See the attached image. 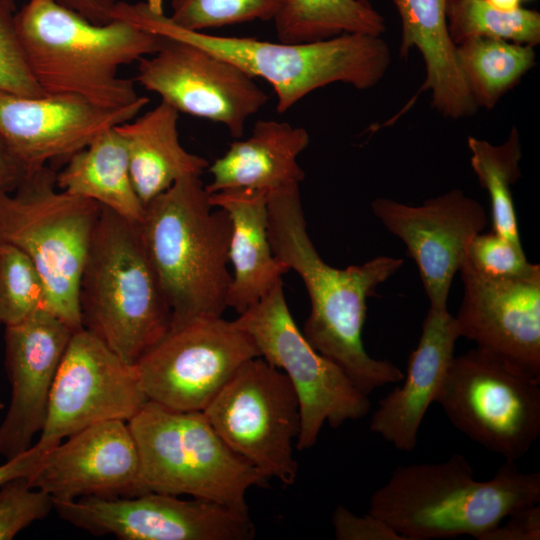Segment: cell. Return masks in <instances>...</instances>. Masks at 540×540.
Returning <instances> with one entry per match:
<instances>
[{"label":"cell","instance_id":"f1b7e54d","mask_svg":"<svg viewBox=\"0 0 540 540\" xmlns=\"http://www.w3.org/2000/svg\"><path fill=\"white\" fill-rule=\"evenodd\" d=\"M470 165L480 186L491 201L492 231L521 245L512 185L521 177L522 147L517 128L512 127L505 142L494 145L469 136Z\"/></svg>","mask_w":540,"mask_h":540},{"label":"cell","instance_id":"d6a6232c","mask_svg":"<svg viewBox=\"0 0 540 540\" xmlns=\"http://www.w3.org/2000/svg\"><path fill=\"white\" fill-rule=\"evenodd\" d=\"M54 511L53 498L31 485L29 477H16L0 487V540H11Z\"/></svg>","mask_w":540,"mask_h":540},{"label":"cell","instance_id":"f546056e","mask_svg":"<svg viewBox=\"0 0 540 540\" xmlns=\"http://www.w3.org/2000/svg\"><path fill=\"white\" fill-rule=\"evenodd\" d=\"M447 26L455 45L474 38H494L535 47L540 43V13L519 7L500 11L486 0H446Z\"/></svg>","mask_w":540,"mask_h":540},{"label":"cell","instance_id":"30bf717a","mask_svg":"<svg viewBox=\"0 0 540 540\" xmlns=\"http://www.w3.org/2000/svg\"><path fill=\"white\" fill-rule=\"evenodd\" d=\"M235 321L251 336L260 357L284 372L296 391L300 409L298 450L312 448L325 423L338 428L367 415L371 408L368 395L300 331L282 281Z\"/></svg>","mask_w":540,"mask_h":540},{"label":"cell","instance_id":"d4e9b609","mask_svg":"<svg viewBox=\"0 0 540 540\" xmlns=\"http://www.w3.org/2000/svg\"><path fill=\"white\" fill-rule=\"evenodd\" d=\"M179 112L164 101L134 119L115 126L123 137L135 191L145 206L176 181L200 177L209 162L180 143Z\"/></svg>","mask_w":540,"mask_h":540},{"label":"cell","instance_id":"83f0119b","mask_svg":"<svg viewBox=\"0 0 540 540\" xmlns=\"http://www.w3.org/2000/svg\"><path fill=\"white\" fill-rule=\"evenodd\" d=\"M456 60L477 107L490 110L536 64L533 46L494 38L456 45Z\"/></svg>","mask_w":540,"mask_h":540},{"label":"cell","instance_id":"ba28073f","mask_svg":"<svg viewBox=\"0 0 540 540\" xmlns=\"http://www.w3.org/2000/svg\"><path fill=\"white\" fill-rule=\"evenodd\" d=\"M147 492L190 495L248 513L247 491L268 478L231 449L202 411L147 401L128 421Z\"/></svg>","mask_w":540,"mask_h":540},{"label":"cell","instance_id":"44dd1931","mask_svg":"<svg viewBox=\"0 0 540 540\" xmlns=\"http://www.w3.org/2000/svg\"><path fill=\"white\" fill-rule=\"evenodd\" d=\"M459 338L455 317L448 307L430 306L419 342L408 358L403 384L382 398L372 414L373 433L399 451L415 449L422 420L435 402Z\"/></svg>","mask_w":540,"mask_h":540},{"label":"cell","instance_id":"484cf974","mask_svg":"<svg viewBox=\"0 0 540 540\" xmlns=\"http://www.w3.org/2000/svg\"><path fill=\"white\" fill-rule=\"evenodd\" d=\"M56 185L133 223L143 218L144 205L132 183L126 144L115 126L74 153L56 173Z\"/></svg>","mask_w":540,"mask_h":540},{"label":"cell","instance_id":"836d02e7","mask_svg":"<svg viewBox=\"0 0 540 540\" xmlns=\"http://www.w3.org/2000/svg\"><path fill=\"white\" fill-rule=\"evenodd\" d=\"M467 260L482 274L500 278H519L540 272L539 264L530 263L522 245L498 233H479L467 248Z\"/></svg>","mask_w":540,"mask_h":540},{"label":"cell","instance_id":"8fae6325","mask_svg":"<svg viewBox=\"0 0 540 540\" xmlns=\"http://www.w3.org/2000/svg\"><path fill=\"white\" fill-rule=\"evenodd\" d=\"M214 430L264 476L292 485L300 431L295 389L284 372L258 356L246 362L202 411Z\"/></svg>","mask_w":540,"mask_h":540},{"label":"cell","instance_id":"60d3db41","mask_svg":"<svg viewBox=\"0 0 540 540\" xmlns=\"http://www.w3.org/2000/svg\"><path fill=\"white\" fill-rule=\"evenodd\" d=\"M522 0H486V2L497 10L510 12L521 7Z\"/></svg>","mask_w":540,"mask_h":540},{"label":"cell","instance_id":"4316f807","mask_svg":"<svg viewBox=\"0 0 540 540\" xmlns=\"http://www.w3.org/2000/svg\"><path fill=\"white\" fill-rule=\"evenodd\" d=\"M278 41L308 43L342 34L382 36L384 17L367 0H283L275 15Z\"/></svg>","mask_w":540,"mask_h":540},{"label":"cell","instance_id":"9c48e42d","mask_svg":"<svg viewBox=\"0 0 540 540\" xmlns=\"http://www.w3.org/2000/svg\"><path fill=\"white\" fill-rule=\"evenodd\" d=\"M435 402L456 429L508 461L540 434V375L482 347L453 357Z\"/></svg>","mask_w":540,"mask_h":540},{"label":"cell","instance_id":"ac0fdd59","mask_svg":"<svg viewBox=\"0 0 540 540\" xmlns=\"http://www.w3.org/2000/svg\"><path fill=\"white\" fill-rule=\"evenodd\" d=\"M53 447L29 477L53 500L146 493L137 445L127 421L88 426Z\"/></svg>","mask_w":540,"mask_h":540},{"label":"cell","instance_id":"8d00e7d4","mask_svg":"<svg viewBox=\"0 0 540 540\" xmlns=\"http://www.w3.org/2000/svg\"><path fill=\"white\" fill-rule=\"evenodd\" d=\"M478 540H539L540 507L533 504L514 511Z\"/></svg>","mask_w":540,"mask_h":540},{"label":"cell","instance_id":"7c38bea8","mask_svg":"<svg viewBox=\"0 0 540 540\" xmlns=\"http://www.w3.org/2000/svg\"><path fill=\"white\" fill-rule=\"evenodd\" d=\"M258 356L251 336L221 316L172 324L134 365L148 401L177 411H203Z\"/></svg>","mask_w":540,"mask_h":540},{"label":"cell","instance_id":"7402d4cb","mask_svg":"<svg viewBox=\"0 0 540 540\" xmlns=\"http://www.w3.org/2000/svg\"><path fill=\"white\" fill-rule=\"evenodd\" d=\"M210 202L226 211L231 222L229 263L233 275L227 307L241 314L282 281L289 268L275 256L270 244L267 192L225 190L210 194Z\"/></svg>","mask_w":540,"mask_h":540},{"label":"cell","instance_id":"ffe728a7","mask_svg":"<svg viewBox=\"0 0 540 540\" xmlns=\"http://www.w3.org/2000/svg\"><path fill=\"white\" fill-rule=\"evenodd\" d=\"M463 299L455 321L460 337L540 375V272L500 278L480 273L465 258Z\"/></svg>","mask_w":540,"mask_h":540},{"label":"cell","instance_id":"e0dca14e","mask_svg":"<svg viewBox=\"0 0 540 540\" xmlns=\"http://www.w3.org/2000/svg\"><path fill=\"white\" fill-rule=\"evenodd\" d=\"M141 98L106 108L69 94L24 96L0 90V136L28 174L64 162L96 136L139 115Z\"/></svg>","mask_w":540,"mask_h":540},{"label":"cell","instance_id":"b9f144b4","mask_svg":"<svg viewBox=\"0 0 540 540\" xmlns=\"http://www.w3.org/2000/svg\"><path fill=\"white\" fill-rule=\"evenodd\" d=\"M1 406V405H0Z\"/></svg>","mask_w":540,"mask_h":540},{"label":"cell","instance_id":"8992f818","mask_svg":"<svg viewBox=\"0 0 540 540\" xmlns=\"http://www.w3.org/2000/svg\"><path fill=\"white\" fill-rule=\"evenodd\" d=\"M79 308L82 327L131 364L172 322L137 223L103 206L80 278Z\"/></svg>","mask_w":540,"mask_h":540},{"label":"cell","instance_id":"2e32d148","mask_svg":"<svg viewBox=\"0 0 540 540\" xmlns=\"http://www.w3.org/2000/svg\"><path fill=\"white\" fill-rule=\"evenodd\" d=\"M384 227L415 261L430 306L447 308L451 284L471 240L488 224L483 206L461 189L412 206L388 198L371 204Z\"/></svg>","mask_w":540,"mask_h":540},{"label":"cell","instance_id":"277c9868","mask_svg":"<svg viewBox=\"0 0 540 540\" xmlns=\"http://www.w3.org/2000/svg\"><path fill=\"white\" fill-rule=\"evenodd\" d=\"M120 15L160 36L197 45L253 78L264 79L273 87L279 113L333 83L360 90L372 88L384 78L391 63L389 46L381 36L348 33L308 43L215 36L176 26L164 13L162 0L125 3Z\"/></svg>","mask_w":540,"mask_h":540},{"label":"cell","instance_id":"d6986e66","mask_svg":"<svg viewBox=\"0 0 540 540\" xmlns=\"http://www.w3.org/2000/svg\"><path fill=\"white\" fill-rule=\"evenodd\" d=\"M73 331L45 309L5 327L11 398L0 424V455L6 460L27 451L41 433L52 385Z\"/></svg>","mask_w":540,"mask_h":540},{"label":"cell","instance_id":"cb8c5ba5","mask_svg":"<svg viewBox=\"0 0 540 540\" xmlns=\"http://www.w3.org/2000/svg\"><path fill=\"white\" fill-rule=\"evenodd\" d=\"M401 21L399 53L406 58L417 49L425 67L418 90L430 91L432 106L444 117L457 120L478 109L463 80L446 19V0H391Z\"/></svg>","mask_w":540,"mask_h":540},{"label":"cell","instance_id":"1f68e13d","mask_svg":"<svg viewBox=\"0 0 540 540\" xmlns=\"http://www.w3.org/2000/svg\"><path fill=\"white\" fill-rule=\"evenodd\" d=\"M283 0H171L169 19L176 26L203 32L255 20L270 21Z\"/></svg>","mask_w":540,"mask_h":540},{"label":"cell","instance_id":"7a4b0ae2","mask_svg":"<svg viewBox=\"0 0 540 540\" xmlns=\"http://www.w3.org/2000/svg\"><path fill=\"white\" fill-rule=\"evenodd\" d=\"M30 71L45 94H69L106 108L137 102L119 69L154 54L163 37L123 18L95 24L56 0H29L14 14Z\"/></svg>","mask_w":540,"mask_h":540},{"label":"cell","instance_id":"e575fe53","mask_svg":"<svg viewBox=\"0 0 540 540\" xmlns=\"http://www.w3.org/2000/svg\"><path fill=\"white\" fill-rule=\"evenodd\" d=\"M15 12L0 2V90L41 96L45 93L30 71L17 36Z\"/></svg>","mask_w":540,"mask_h":540},{"label":"cell","instance_id":"4fadbf2b","mask_svg":"<svg viewBox=\"0 0 540 540\" xmlns=\"http://www.w3.org/2000/svg\"><path fill=\"white\" fill-rule=\"evenodd\" d=\"M64 521L93 535L122 540H250L249 513L203 499L146 492L134 496H83L53 500Z\"/></svg>","mask_w":540,"mask_h":540},{"label":"cell","instance_id":"3957f363","mask_svg":"<svg viewBox=\"0 0 540 540\" xmlns=\"http://www.w3.org/2000/svg\"><path fill=\"white\" fill-rule=\"evenodd\" d=\"M540 502V474L505 460L479 481L461 454L438 463L398 466L371 496L368 512L405 540L469 535L479 539L514 511Z\"/></svg>","mask_w":540,"mask_h":540},{"label":"cell","instance_id":"603a6c76","mask_svg":"<svg viewBox=\"0 0 540 540\" xmlns=\"http://www.w3.org/2000/svg\"><path fill=\"white\" fill-rule=\"evenodd\" d=\"M310 143L308 131L288 122L259 120L251 135L236 140L209 166V194L233 189L267 193L299 185L304 171L297 158Z\"/></svg>","mask_w":540,"mask_h":540},{"label":"cell","instance_id":"5b68a950","mask_svg":"<svg viewBox=\"0 0 540 540\" xmlns=\"http://www.w3.org/2000/svg\"><path fill=\"white\" fill-rule=\"evenodd\" d=\"M139 234L172 312V324L221 317L232 280L231 222L200 177L176 181L144 206Z\"/></svg>","mask_w":540,"mask_h":540},{"label":"cell","instance_id":"d590c367","mask_svg":"<svg viewBox=\"0 0 540 540\" xmlns=\"http://www.w3.org/2000/svg\"><path fill=\"white\" fill-rule=\"evenodd\" d=\"M334 535L338 540H405L385 521L371 513L357 516L338 505L332 515Z\"/></svg>","mask_w":540,"mask_h":540},{"label":"cell","instance_id":"4dcf8cb0","mask_svg":"<svg viewBox=\"0 0 540 540\" xmlns=\"http://www.w3.org/2000/svg\"><path fill=\"white\" fill-rule=\"evenodd\" d=\"M48 311L44 281L21 249L0 243V324L16 325L39 310Z\"/></svg>","mask_w":540,"mask_h":540},{"label":"cell","instance_id":"74e56055","mask_svg":"<svg viewBox=\"0 0 540 540\" xmlns=\"http://www.w3.org/2000/svg\"><path fill=\"white\" fill-rule=\"evenodd\" d=\"M55 446L37 441L27 451L6 460L5 463L0 465V487L13 478L32 476L40 467L48 452Z\"/></svg>","mask_w":540,"mask_h":540},{"label":"cell","instance_id":"f35d334b","mask_svg":"<svg viewBox=\"0 0 540 540\" xmlns=\"http://www.w3.org/2000/svg\"><path fill=\"white\" fill-rule=\"evenodd\" d=\"M65 7L77 12L95 24H106L112 19L113 11L118 0H56ZM0 2L16 11L15 0H0Z\"/></svg>","mask_w":540,"mask_h":540},{"label":"cell","instance_id":"9a60e30c","mask_svg":"<svg viewBox=\"0 0 540 540\" xmlns=\"http://www.w3.org/2000/svg\"><path fill=\"white\" fill-rule=\"evenodd\" d=\"M147 401L135 365L79 328L73 331L59 364L38 440L57 445L99 422H128Z\"/></svg>","mask_w":540,"mask_h":540},{"label":"cell","instance_id":"52a82bcc","mask_svg":"<svg viewBox=\"0 0 540 540\" xmlns=\"http://www.w3.org/2000/svg\"><path fill=\"white\" fill-rule=\"evenodd\" d=\"M100 210L97 202L60 190L50 166L0 194V243L29 256L46 286L48 311L73 330L82 328L80 278Z\"/></svg>","mask_w":540,"mask_h":540},{"label":"cell","instance_id":"ab89813d","mask_svg":"<svg viewBox=\"0 0 540 540\" xmlns=\"http://www.w3.org/2000/svg\"><path fill=\"white\" fill-rule=\"evenodd\" d=\"M28 172L0 136V194L14 191Z\"/></svg>","mask_w":540,"mask_h":540},{"label":"cell","instance_id":"6da1fadb","mask_svg":"<svg viewBox=\"0 0 540 540\" xmlns=\"http://www.w3.org/2000/svg\"><path fill=\"white\" fill-rule=\"evenodd\" d=\"M268 236L275 256L302 279L310 313L303 334L323 356L338 365L369 395L376 388L403 381L392 362L372 358L362 341L367 300L403 265L402 258L378 256L339 269L327 264L307 232L299 185L267 193Z\"/></svg>","mask_w":540,"mask_h":540},{"label":"cell","instance_id":"5bb4252c","mask_svg":"<svg viewBox=\"0 0 540 540\" xmlns=\"http://www.w3.org/2000/svg\"><path fill=\"white\" fill-rule=\"evenodd\" d=\"M163 37L138 61L136 81L179 113L220 123L236 139L268 101L254 78L234 63L183 40Z\"/></svg>","mask_w":540,"mask_h":540}]
</instances>
